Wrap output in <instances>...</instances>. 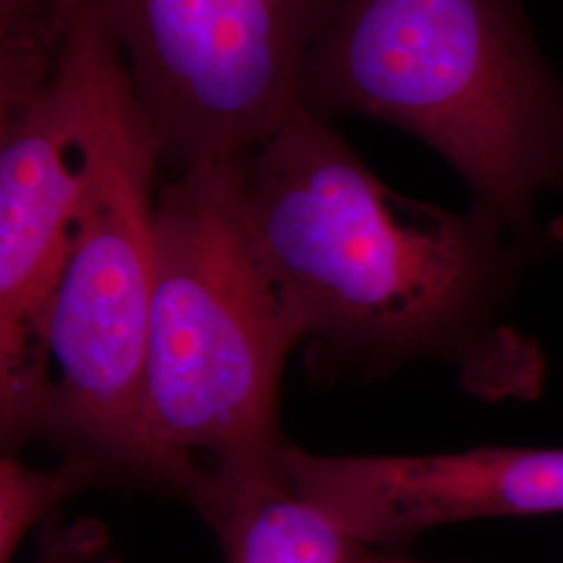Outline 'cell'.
<instances>
[{"mask_svg":"<svg viewBox=\"0 0 563 563\" xmlns=\"http://www.w3.org/2000/svg\"><path fill=\"white\" fill-rule=\"evenodd\" d=\"M301 104L397 125L455 167L532 253L563 249V88L518 0H336Z\"/></svg>","mask_w":563,"mask_h":563,"instance_id":"2","label":"cell"},{"mask_svg":"<svg viewBox=\"0 0 563 563\" xmlns=\"http://www.w3.org/2000/svg\"><path fill=\"white\" fill-rule=\"evenodd\" d=\"M113 481L101 462L86 455H65L59 465L38 470L4 451L0 460V563H13L25 537L53 520L63 501Z\"/></svg>","mask_w":563,"mask_h":563,"instance_id":"10","label":"cell"},{"mask_svg":"<svg viewBox=\"0 0 563 563\" xmlns=\"http://www.w3.org/2000/svg\"><path fill=\"white\" fill-rule=\"evenodd\" d=\"M336 0H86L115 42L162 165L236 163L301 104Z\"/></svg>","mask_w":563,"mask_h":563,"instance_id":"5","label":"cell"},{"mask_svg":"<svg viewBox=\"0 0 563 563\" xmlns=\"http://www.w3.org/2000/svg\"><path fill=\"white\" fill-rule=\"evenodd\" d=\"M111 46L81 0L51 80L0 109V428L9 449L44 432L48 323L88 195Z\"/></svg>","mask_w":563,"mask_h":563,"instance_id":"6","label":"cell"},{"mask_svg":"<svg viewBox=\"0 0 563 563\" xmlns=\"http://www.w3.org/2000/svg\"><path fill=\"white\" fill-rule=\"evenodd\" d=\"M278 463L301 497L374 549L449 523L563 514V449L318 455L284 443Z\"/></svg>","mask_w":563,"mask_h":563,"instance_id":"7","label":"cell"},{"mask_svg":"<svg viewBox=\"0 0 563 563\" xmlns=\"http://www.w3.org/2000/svg\"><path fill=\"white\" fill-rule=\"evenodd\" d=\"M99 563H121L120 560H113V558H109V555H107V558H102L101 562Z\"/></svg>","mask_w":563,"mask_h":563,"instance_id":"13","label":"cell"},{"mask_svg":"<svg viewBox=\"0 0 563 563\" xmlns=\"http://www.w3.org/2000/svg\"><path fill=\"white\" fill-rule=\"evenodd\" d=\"M234 184L320 367L380 378L430 360L481 401L541 397L543 349L511 318L530 253L483 209L402 197L302 104L234 163Z\"/></svg>","mask_w":563,"mask_h":563,"instance_id":"1","label":"cell"},{"mask_svg":"<svg viewBox=\"0 0 563 563\" xmlns=\"http://www.w3.org/2000/svg\"><path fill=\"white\" fill-rule=\"evenodd\" d=\"M159 167L157 142L113 44L102 67L88 195L48 323L42 439L101 462L115 481L178 495L144 420Z\"/></svg>","mask_w":563,"mask_h":563,"instance_id":"4","label":"cell"},{"mask_svg":"<svg viewBox=\"0 0 563 563\" xmlns=\"http://www.w3.org/2000/svg\"><path fill=\"white\" fill-rule=\"evenodd\" d=\"M365 563H423L416 562V560H407V558H401V555H393V553H384L380 549H372L369 551V555H367V560Z\"/></svg>","mask_w":563,"mask_h":563,"instance_id":"12","label":"cell"},{"mask_svg":"<svg viewBox=\"0 0 563 563\" xmlns=\"http://www.w3.org/2000/svg\"><path fill=\"white\" fill-rule=\"evenodd\" d=\"M223 563H365L374 547L301 497L272 462L202 465L186 497Z\"/></svg>","mask_w":563,"mask_h":563,"instance_id":"8","label":"cell"},{"mask_svg":"<svg viewBox=\"0 0 563 563\" xmlns=\"http://www.w3.org/2000/svg\"><path fill=\"white\" fill-rule=\"evenodd\" d=\"M38 530L36 563H99L107 558V530L97 520L60 523L53 518Z\"/></svg>","mask_w":563,"mask_h":563,"instance_id":"11","label":"cell"},{"mask_svg":"<svg viewBox=\"0 0 563 563\" xmlns=\"http://www.w3.org/2000/svg\"><path fill=\"white\" fill-rule=\"evenodd\" d=\"M81 0H0V109L51 80Z\"/></svg>","mask_w":563,"mask_h":563,"instance_id":"9","label":"cell"},{"mask_svg":"<svg viewBox=\"0 0 563 563\" xmlns=\"http://www.w3.org/2000/svg\"><path fill=\"white\" fill-rule=\"evenodd\" d=\"M302 344L260 262L234 163L197 165L155 201L146 434L188 497L202 465L276 460L284 365Z\"/></svg>","mask_w":563,"mask_h":563,"instance_id":"3","label":"cell"}]
</instances>
